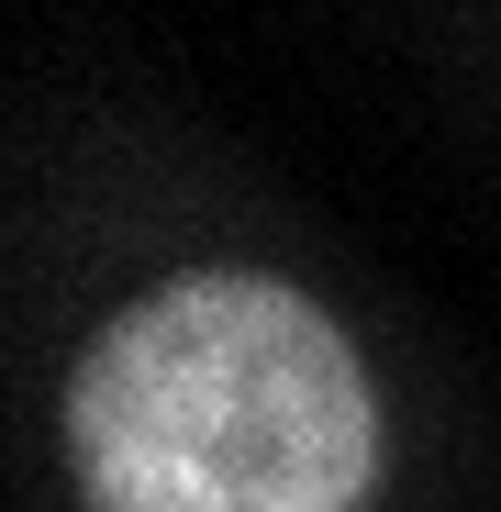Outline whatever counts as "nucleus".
<instances>
[{
    "instance_id": "1",
    "label": "nucleus",
    "mask_w": 501,
    "mask_h": 512,
    "mask_svg": "<svg viewBox=\"0 0 501 512\" xmlns=\"http://www.w3.org/2000/svg\"><path fill=\"white\" fill-rule=\"evenodd\" d=\"M67 468L90 512H357L379 412L279 279H179L78 357Z\"/></svg>"
}]
</instances>
